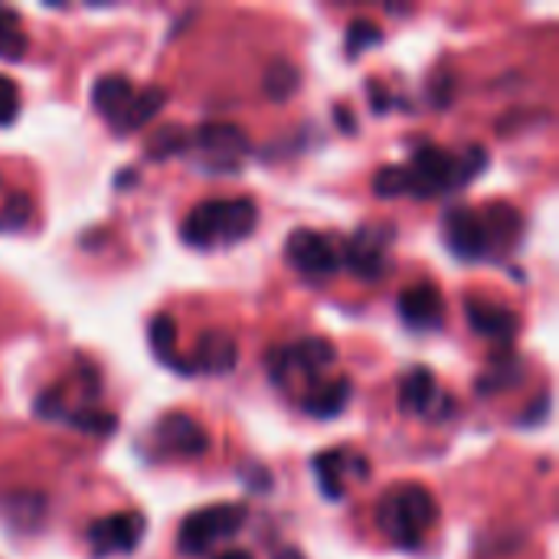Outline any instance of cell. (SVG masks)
<instances>
[{"label": "cell", "mask_w": 559, "mask_h": 559, "mask_svg": "<svg viewBox=\"0 0 559 559\" xmlns=\"http://www.w3.org/2000/svg\"><path fill=\"white\" fill-rule=\"evenodd\" d=\"M259 226V206L252 197H216L197 203L183 223L180 236L193 249H216V246H236Z\"/></svg>", "instance_id": "1"}, {"label": "cell", "mask_w": 559, "mask_h": 559, "mask_svg": "<svg viewBox=\"0 0 559 559\" xmlns=\"http://www.w3.org/2000/svg\"><path fill=\"white\" fill-rule=\"evenodd\" d=\"M439 521V504L429 488L416 481L393 485L377 504V527L403 550H416Z\"/></svg>", "instance_id": "2"}, {"label": "cell", "mask_w": 559, "mask_h": 559, "mask_svg": "<svg viewBox=\"0 0 559 559\" xmlns=\"http://www.w3.org/2000/svg\"><path fill=\"white\" fill-rule=\"evenodd\" d=\"M246 527V508L242 504H210L183 518L177 531V550L180 557H203L219 540L236 537Z\"/></svg>", "instance_id": "3"}, {"label": "cell", "mask_w": 559, "mask_h": 559, "mask_svg": "<svg viewBox=\"0 0 559 559\" xmlns=\"http://www.w3.org/2000/svg\"><path fill=\"white\" fill-rule=\"evenodd\" d=\"M406 180H409V197H419V200L465 187L459 154L436 147V144H423L413 154V160L406 164Z\"/></svg>", "instance_id": "4"}, {"label": "cell", "mask_w": 559, "mask_h": 559, "mask_svg": "<svg viewBox=\"0 0 559 559\" xmlns=\"http://www.w3.org/2000/svg\"><path fill=\"white\" fill-rule=\"evenodd\" d=\"M269 377L282 386L292 373L305 377V380H321L334 364H337V347L328 341V337H308V341H298L292 347H275L269 357Z\"/></svg>", "instance_id": "5"}, {"label": "cell", "mask_w": 559, "mask_h": 559, "mask_svg": "<svg viewBox=\"0 0 559 559\" xmlns=\"http://www.w3.org/2000/svg\"><path fill=\"white\" fill-rule=\"evenodd\" d=\"M390 242H393V226H360L341 246V265H347L364 282H377L390 269V255H386Z\"/></svg>", "instance_id": "6"}, {"label": "cell", "mask_w": 559, "mask_h": 559, "mask_svg": "<svg viewBox=\"0 0 559 559\" xmlns=\"http://www.w3.org/2000/svg\"><path fill=\"white\" fill-rule=\"evenodd\" d=\"M285 262L308 278H331L341 269V246L314 229H295L285 239Z\"/></svg>", "instance_id": "7"}, {"label": "cell", "mask_w": 559, "mask_h": 559, "mask_svg": "<svg viewBox=\"0 0 559 559\" xmlns=\"http://www.w3.org/2000/svg\"><path fill=\"white\" fill-rule=\"evenodd\" d=\"M442 236L445 246L455 259L462 262H481L491 259V246H488V233L481 223V213L475 206H452L442 213Z\"/></svg>", "instance_id": "8"}, {"label": "cell", "mask_w": 559, "mask_h": 559, "mask_svg": "<svg viewBox=\"0 0 559 559\" xmlns=\"http://www.w3.org/2000/svg\"><path fill=\"white\" fill-rule=\"evenodd\" d=\"M206 167L210 170H219V174H229V170H239L246 154H249V138L242 128L236 124H203L193 131V144Z\"/></svg>", "instance_id": "9"}, {"label": "cell", "mask_w": 559, "mask_h": 559, "mask_svg": "<svg viewBox=\"0 0 559 559\" xmlns=\"http://www.w3.org/2000/svg\"><path fill=\"white\" fill-rule=\"evenodd\" d=\"M141 537H144V518L134 511H118L88 524V547L98 559L131 554L141 544Z\"/></svg>", "instance_id": "10"}, {"label": "cell", "mask_w": 559, "mask_h": 559, "mask_svg": "<svg viewBox=\"0 0 559 559\" xmlns=\"http://www.w3.org/2000/svg\"><path fill=\"white\" fill-rule=\"evenodd\" d=\"M154 436H157V445H160L164 452L180 455V459H200V455L210 452V432H206L197 419H190V416H183V413L164 416V419L157 423Z\"/></svg>", "instance_id": "11"}, {"label": "cell", "mask_w": 559, "mask_h": 559, "mask_svg": "<svg viewBox=\"0 0 559 559\" xmlns=\"http://www.w3.org/2000/svg\"><path fill=\"white\" fill-rule=\"evenodd\" d=\"M465 314L475 334L498 341V344H511L514 334L521 331V318L518 311H511L508 305H498L491 298H465Z\"/></svg>", "instance_id": "12"}, {"label": "cell", "mask_w": 559, "mask_h": 559, "mask_svg": "<svg viewBox=\"0 0 559 559\" xmlns=\"http://www.w3.org/2000/svg\"><path fill=\"white\" fill-rule=\"evenodd\" d=\"M400 318L413 331H439L445 324V298L436 285H413L400 295Z\"/></svg>", "instance_id": "13"}, {"label": "cell", "mask_w": 559, "mask_h": 559, "mask_svg": "<svg viewBox=\"0 0 559 559\" xmlns=\"http://www.w3.org/2000/svg\"><path fill=\"white\" fill-rule=\"evenodd\" d=\"M134 95H138V88L131 85L128 75L108 72V75L95 79V85H92V108L105 118V124H108L111 131H118L124 111H128L131 102H134Z\"/></svg>", "instance_id": "14"}, {"label": "cell", "mask_w": 559, "mask_h": 559, "mask_svg": "<svg viewBox=\"0 0 559 559\" xmlns=\"http://www.w3.org/2000/svg\"><path fill=\"white\" fill-rule=\"evenodd\" d=\"M236 360H239V350H236V341L229 334H219V331H203L197 347H193V357L187 360L193 373H210V377H226L236 370Z\"/></svg>", "instance_id": "15"}, {"label": "cell", "mask_w": 559, "mask_h": 559, "mask_svg": "<svg viewBox=\"0 0 559 559\" xmlns=\"http://www.w3.org/2000/svg\"><path fill=\"white\" fill-rule=\"evenodd\" d=\"M481 223L488 233V246H491V259L495 255H508L521 246L524 236V216L508 206V203H488L481 210Z\"/></svg>", "instance_id": "16"}, {"label": "cell", "mask_w": 559, "mask_h": 559, "mask_svg": "<svg viewBox=\"0 0 559 559\" xmlns=\"http://www.w3.org/2000/svg\"><path fill=\"white\" fill-rule=\"evenodd\" d=\"M449 403L439 390V380L429 367H413L400 380V409L413 416H436V406Z\"/></svg>", "instance_id": "17"}, {"label": "cell", "mask_w": 559, "mask_h": 559, "mask_svg": "<svg viewBox=\"0 0 559 559\" xmlns=\"http://www.w3.org/2000/svg\"><path fill=\"white\" fill-rule=\"evenodd\" d=\"M350 380L347 377H334L328 383H314V390L301 400V409L314 419H334L347 409L350 403Z\"/></svg>", "instance_id": "18"}, {"label": "cell", "mask_w": 559, "mask_h": 559, "mask_svg": "<svg viewBox=\"0 0 559 559\" xmlns=\"http://www.w3.org/2000/svg\"><path fill=\"white\" fill-rule=\"evenodd\" d=\"M147 341H151V354L160 364L174 367L177 373H193L190 364L177 350V321H174V314H154V321L147 328Z\"/></svg>", "instance_id": "19"}, {"label": "cell", "mask_w": 559, "mask_h": 559, "mask_svg": "<svg viewBox=\"0 0 559 559\" xmlns=\"http://www.w3.org/2000/svg\"><path fill=\"white\" fill-rule=\"evenodd\" d=\"M164 105H167V92H164L160 85H144V88L134 95L131 108L124 111V118H121V124H118V131H115V134L141 131L147 121H154V118L164 111Z\"/></svg>", "instance_id": "20"}, {"label": "cell", "mask_w": 559, "mask_h": 559, "mask_svg": "<svg viewBox=\"0 0 559 559\" xmlns=\"http://www.w3.org/2000/svg\"><path fill=\"white\" fill-rule=\"evenodd\" d=\"M354 455L334 449V452H321L311 459V468H314V478H318V488L328 501H341L344 498V485H341V472L350 465Z\"/></svg>", "instance_id": "21"}, {"label": "cell", "mask_w": 559, "mask_h": 559, "mask_svg": "<svg viewBox=\"0 0 559 559\" xmlns=\"http://www.w3.org/2000/svg\"><path fill=\"white\" fill-rule=\"evenodd\" d=\"M29 46V36L20 23V13L0 7V59H20Z\"/></svg>", "instance_id": "22"}, {"label": "cell", "mask_w": 559, "mask_h": 559, "mask_svg": "<svg viewBox=\"0 0 559 559\" xmlns=\"http://www.w3.org/2000/svg\"><path fill=\"white\" fill-rule=\"evenodd\" d=\"M190 144H193V134L183 131V128H177V124H170V128H160V131L151 134V141H147V157H151V160L177 157V154H183Z\"/></svg>", "instance_id": "23"}, {"label": "cell", "mask_w": 559, "mask_h": 559, "mask_svg": "<svg viewBox=\"0 0 559 559\" xmlns=\"http://www.w3.org/2000/svg\"><path fill=\"white\" fill-rule=\"evenodd\" d=\"M265 95L269 98H275V102H285V98H292L295 95V88H298V69L288 62V59H275L269 69H265Z\"/></svg>", "instance_id": "24"}, {"label": "cell", "mask_w": 559, "mask_h": 559, "mask_svg": "<svg viewBox=\"0 0 559 559\" xmlns=\"http://www.w3.org/2000/svg\"><path fill=\"white\" fill-rule=\"evenodd\" d=\"M62 423H69L79 432H92V436H111L118 429V419L102 409H75V413H66Z\"/></svg>", "instance_id": "25"}, {"label": "cell", "mask_w": 559, "mask_h": 559, "mask_svg": "<svg viewBox=\"0 0 559 559\" xmlns=\"http://www.w3.org/2000/svg\"><path fill=\"white\" fill-rule=\"evenodd\" d=\"M383 43V29L370 20H354L347 26V39H344V49H347V59H357L367 46H377Z\"/></svg>", "instance_id": "26"}, {"label": "cell", "mask_w": 559, "mask_h": 559, "mask_svg": "<svg viewBox=\"0 0 559 559\" xmlns=\"http://www.w3.org/2000/svg\"><path fill=\"white\" fill-rule=\"evenodd\" d=\"M373 193L383 200H396L403 193H409V180H406V167L403 164H386L377 170L373 177Z\"/></svg>", "instance_id": "27"}, {"label": "cell", "mask_w": 559, "mask_h": 559, "mask_svg": "<svg viewBox=\"0 0 559 559\" xmlns=\"http://www.w3.org/2000/svg\"><path fill=\"white\" fill-rule=\"evenodd\" d=\"M29 216H33V200H29V193L13 190V193L7 197L3 210H0V229L16 233V229H23V226L29 223Z\"/></svg>", "instance_id": "28"}, {"label": "cell", "mask_w": 559, "mask_h": 559, "mask_svg": "<svg viewBox=\"0 0 559 559\" xmlns=\"http://www.w3.org/2000/svg\"><path fill=\"white\" fill-rule=\"evenodd\" d=\"M20 118V85L0 72V128H10Z\"/></svg>", "instance_id": "29"}, {"label": "cell", "mask_w": 559, "mask_h": 559, "mask_svg": "<svg viewBox=\"0 0 559 559\" xmlns=\"http://www.w3.org/2000/svg\"><path fill=\"white\" fill-rule=\"evenodd\" d=\"M547 413H550V393H540L537 406H531V409L524 413L521 426H537V423H544V416H547Z\"/></svg>", "instance_id": "30"}, {"label": "cell", "mask_w": 559, "mask_h": 559, "mask_svg": "<svg viewBox=\"0 0 559 559\" xmlns=\"http://www.w3.org/2000/svg\"><path fill=\"white\" fill-rule=\"evenodd\" d=\"M370 98H373V111L386 108V88L383 85H370Z\"/></svg>", "instance_id": "31"}, {"label": "cell", "mask_w": 559, "mask_h": 559, "mask_svg": "<svg viewBox=\"0 0 559 559\" xmlns=\"http://www.w3.org/2000/svg\"><path fill=\"white\" fill-rule=\"evenodd\" d=\"M213 559H255L249 550H223L219 557H213Z\"/></svg>", "instance_id": "32"}, {"label": "cell", "mask_w": 559, "mask_h": 559, "mask_svg": "<svg viewBox=\"0 0 559 559\" xmlns=\"http://www.w3.org/2000/svg\"><path fill=\"white\" fill-rule=\"evenodd\" d=\"M275 559H305V554H301V550H295V547H285V550H278V554H275Z\"/></svg>", "instance_id": "33"}]
</instances>
